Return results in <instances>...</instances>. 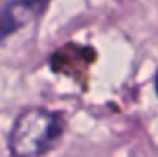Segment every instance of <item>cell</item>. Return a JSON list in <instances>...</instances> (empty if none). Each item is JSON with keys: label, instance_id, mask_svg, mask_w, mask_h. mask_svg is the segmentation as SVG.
<instances>
[{"label": "cell", "instance_id": "cell-2", "mask_svg": "<svg viewBox=\"0 0 158 157\" xmlns=\"http://www.w3.org/2000/svg\"><path fill=\"white\" fill-rule=\"evenodd\" d=\"M48 0H11L0 7V41L37 20Z\"/></svg>", "mask_w": 158, "mask_h": 157}, {"label": "cell", "instance_id": "cell-1", "mask_svg": "<svg viewBox=\"0 0 158 157\" xmlns=\"http://www.w3.org/2000/svg\"><path fill=\"white\" fill-rule=\"evenodd\" d=\"M64 120L44 107L24 109L11 128L7 144L13 157H40L61 141Z\"/></svg>", "mask_w": 158, "mask_h": 157}, {"label": "cell", "instance_id": "cell-3", "mask_svg": "<svg viewBox=\"0 0 158 157\" xmlns=\"http://www.w3.org/2000/svg\"><path fill=\"white\" fill-rule=\"evenodd\" d=\"M156 87H158V78H156Z\"/></svg>", "mask_w": 158, "mask_h": 157}]
</instances>
